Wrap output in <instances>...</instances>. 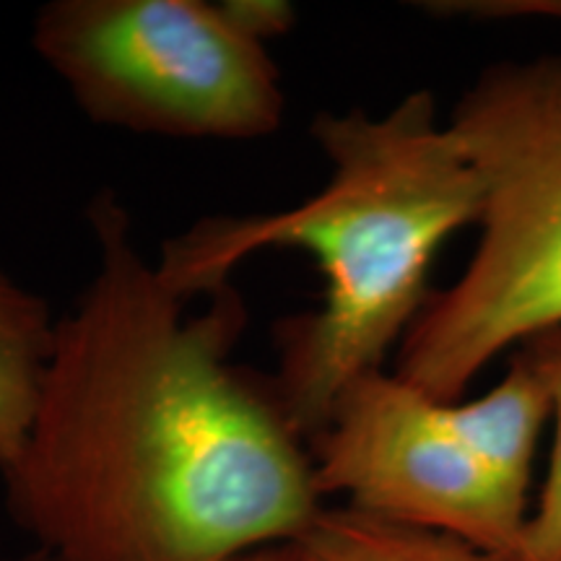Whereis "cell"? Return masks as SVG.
Masks as SVG:
<instances>
[{"mask_svg": "<svg viewBox=\"0 0 561 561\" xmlns=\"http://www.w3.org/2000/svg\"><path fill=\"white\" fill-rule=\"evenodd\" d=\"M96 268L55 346L24 453L3 473L19 528L55 561H240L325 507L271 377L237 367L234 284L185 297L115 195L91 201Z\"/></svg>", "mask_w": 561, "mask_h": 561, "instance_id": "6da1fadb", "label": "cell"}, {"mask_svg": "<svg viewBox=\"0 0 561 561\" xmlns=\"http://www.w3.org/2000/svg\"><path fill=\"white\" fill-rule=\"evenodd\" d=\"M50 305L0 271V476L30 439L55 346Z\"/></svg>", "mask_w": 561, "mask_h": 561, "instance_id": "52a82bcc", "label": "cell"}, {"mask_svg": "<svg viewBox=\"0 0 561 561\" xmlns=\"http://www.w3.org/2000/svg\"><path fill=\"white\" fill-rule=\"evenodd\" d=\"M219 9L237 32L263 47L286 37L297 24V9L289 0H219Z\"/></svg>", "mask_w": 561, "mask_h": 561, "instance_id": "30bf717a", "label": "cell"}, {"mask_svg": "<svg viewBox=\"0 0 561 561\" xmlns=\"http://www.w3.org/2000/svg\"><path fill=\"white\" fill-rule=\"evenodd\" d=\"M312 561H520L447 536L339 504L322 507L299 541Z\"/></svg>", "mask_w": 561, "mask_h": 561, "instance_id": "ba28073f", "label": "cell"}, {"mask_svg": "<svg viewBox=\"0 0 561 561\" xmlns=\"http://www.w3.org/2000/svg\"><path fill=\"white\" fill-rule=\"evenodd\" d=\"M314 479L343 504L520 557L528 502L517 500L450 419V405L396 371H371L343 392L310 445Z\"/></svg>", "mask_w": 561, "mask_h": 561, "instance_id": "5b68a950", "label": "cell"}, {"mask_svg": "<svg viewBox=\"0 0 561 561\" xmlns=\"http://www.w3.org/2000/svg\"><path fill=\"white\" fill-rule=\"evenodd\" d=\"M515 351L536 367L549 390L553 445L549 473L538 507L530 512L520 546V561H561V328H551L520 343Z\"/></svg>", "mask_w": 561, "mask_h": 561, "instance_id": "9c48e42d", "label": "cell"}, {"mask_svg": "<svg viewBox=\"0 0 561 561\" xmlns=\"http://www.w3.org/2000/svg\"><path fill=\"white\" fill-rule=\"evenodd\" d=\"M240 561H312V559L301 551L299 543H276V546H265V549L244 553Z\"/></svg>", "mask_w": 561, "mask_h": 561, "instance_id": "8fae6325", "label": "cell"}, {"mask_svg": "<svg viewBox=\"0 0 561 561\" xmlns=\"http://www.w3.org/2000/svg\"><path fill=\"white\" fill-rule=\"evenodd\" d=\"M312 138L331 178L273 214L208 216L161 248V276L203 297L263 250H301L325 280L320 307L276 328L273 388L307 445L351 385L398 348L430 301L434 257L481 221L483 182L430 91L382 115L320 112Z\"/></svg>", "mask_w": 561, "mask_h": 561, "instance_id": "7a4b0ae2", "label": "cell"}, {"mask_svg": "<svg viewBox=\"0 0 561 561\" xmlns=\"http://www.w3.org/2000/svg\"><path fill=\"white\" fill-rule=\"evenodd\" d=\"M32 45L104 128L257 140L286 117L268 47L208 0H53L34 19Z\"/></svg>", "mask_w": 561, "mask_h": 561, "instance_id": "277c9868", "label": "cell"}, {"mask_svg": "<svg viewBox=\"0 0 561 561\" xmlns=\"http://www.w3.org/2000/svg\"><path fill=\"white\" fill-rule=\"evenodd\" d=\"M13 561H55L50 553H45V551H32V553H26V557H21V559H13Z\"/></svg>", "mask_w": 561, "mask_h": 561, "instance_id": "7c38bea8", "label": "cell"}, {"mask_svg": "<svg viewBox=\"0 0 561 561\" xmlns=\"http://www.w3.org/2000/svg\"><path fill=\"white\" fill-rule=\"evenodd\" d=\"M450 128L483 182L481 240L450 289L432 291L392 369L442 403L561 328V55L489 68Z\"/></svg>", "mask_w": 561, "mask_h": 561, "instance_id": "3957f363", "label": "cell"}, {"mask_svg": "<svg viewBox=\"0 0 561 561\" xmlns=\"http://www.w3.org/2000/svg\"><path fill=\"white\" fill-rule=\"evenodd\" d=\"M450 419L468 445L481 455L517 500L528 502L533 460L546 421L551 419L549 390L520 351H512L500 385L473 401H453Z\"/></svg>", "mask_w": 561, "mask_h": 561, "instance_id": "8992f818", "label": "cell"}]
</instances>
